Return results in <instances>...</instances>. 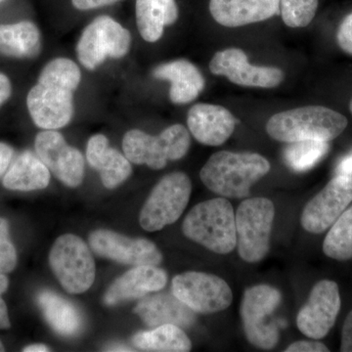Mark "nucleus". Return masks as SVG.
Wrapping results in <instances>:
<instances>
[{
	"label": "nucleus",
	"instance_id": "c9c22d12",
	"mask_svg": "<svg viewBox=\"0 0 352 352\" xmlns=\"http://www.w3.org/2000/svg\"><path fill=\"white\" fill-rule=\"evenodd\" d=\"M118 1H120V0H72V3L78 10L85 11L112 6Z\"/></svg>",
	"mask_w": 352,
	"mask_h": 352
},
{
	"label": "nucleus",
	"instance_id": "473e14b6",
	"mask_svg": "<svg viewBox=\"0 0 352 352\" xmlns=\"http://www.w3.org/2000/svg\"><path fill=\"white\" fill-rule=\"evenodd\" d=\"M329 349L318 340H298L289 344L285 352H328Z\"/></svg>",
	"mask_w": 352,
	"mask_h": 352
},
{
	"label": "nucleus",
	"instance_id": "f3484780",
	"mask_svg": "<svg viewBox=\"0 0 352 352\" xmlns=\"http://www.w3.org/2000/svg\"><path fill=\"white\" fill-rule=\"evenodd\" d=\"M237 120L230 111L214 104H196L190 109L187 124L192 135L201 144L220 146L235 131Z\"/></svg>",
	"mask_w": 352,
	"mask_h": 352
},
{
	"label": "nucleus",
	"instance_id": "72a5a7b5",
	"mask_svg": "<svg viewBox=\"0 0 352 352\" xmlns=\"http://www.w3.org/2000/svg\"><path fill=\"white\" fill-rule=\"evenodd\" d=\"M8 278L3 273H0V330H6L10 328L11 324L9 320L8 311H7L6 303L1 296L8 289Z\"/></svg>",
	"mask_w": 352,
	"mask_h": 352
},
{
	"label": "nucleus",
	"instance_id": "2f4dec72",
	"mask_svg": "<svg viewBox=\"0 0 352 352\" xmlns=\"http://www.w3.org/2000/svg\"><path fill=\"white\" fill-rule=\"evenodd\" d=\"M337 41L340 50L352 55V13L340 23L337 32Z\"/></svg>",
	"mask_w": 352,
	"mask_h": 352
},
{
	"label": "nucleus",
	"instance_id": "7c9ffc66",
	"mask_svg": "<svg viewBox=\"0 0 352 352\" xmlns=\"http://www.w3.org/2000/svg\"><path fill=\"white\" fill-rule=\"evenodd\" d=\"M17 264V252L9 237L7 220L0 217V273L11 272Z\"/></svg>",
	"mask_w": 352,
	"mask_h": 352
},
{
	"label": "nucleus",
	"instance_id": "dca6fc26",
	"mask_svg": "<svg viewBox=\"0 0 352 352\" xmlns=\"http://www.w3.org/2000/svg\"><path fill=\"white\" fill-rule=\"evenodd\" d=\"M215 76H224L235 85L242 87L273 88L284 80L282 69L275 67H258L250 64L244 51L228 48L215 53L210 63Z\"/></svg>",
	"mask_w": 352,
	"mask_h": 352
},
{
	"label": "nucleus",
	"instance_id": "b1692460",
	"mask_svg": "<svg viewBox=\"0 0 352 352\" xmlns=\"http://www.w3.org/2000/svg\"><path fill=\"white\" fill-rule=\"evenodd\" d=\"M50 170L32 152L22 153L13 162L3 177V186L14 191L29 192L46 188Z\"/></svg>",
	"mask_w": 352,
	"mask_h": 352
},
{
	"label": "nucleus",
	"instance_id": "c756f323",
	"mask_svg": "<svg viewBox=\"0 0 352 352\" xmlns=\"http://www.w3.org/2000/svg\"><path fill=\"white\" fill-rule=\"evenodd\" d=\"M318 0H280V14L289 28H305L311 23Z\"/></svg>",
	"mask_w": 352,
	"mask_h": 352
},
{
	"label": "nucleus",
	"instance_id": "bb28decb",
	"mask_svg": "<svg viewBox=\"0 0 352 352\" xmlns=\"http://www.w3.org/2000/svg\"><path fill=\"white\" fill-rule=\"evenodd\" d=\"M132 344L142 351L187 352L192 349L188 336L173 324L138 333L132 338Z\"/></svg>",
	"mask_w": 352,
	"mask_h": 352
},
{
	"label": "nucleus",
	"instance_id": "9b49d317",
	"mask_svg": "<svg viewBox=\"0 0 352 352\" xmlns=\"http://www.w3.org/2000/svg\"><path fill=\"white\" fill-rule=\"evenodd\" d=\"M171 291L194 312L201 314L223 311L233 302L232 289L222 278L199 271L176 275Z\"/></svg>",
	"mask_w": 352,
	"mask_h": 352
},
{
	"label": "nucleus",
	"instance_id": "f704fd0d",
	"mask_svg": "<svg viewBox=\"0 0 352 352\" xmlns=\"http://www.w3.org/2000/svg\"><path fill=\"white\" fill-rule=\"evenodd\" d=\"M340 351L352 352V310L347 315L342 332V344Z\"/></svg>",
	"mask_w": 352,
	"mask_h": 352
},
{
	"label": "nucleus",
	"instance_id": "39448f33",
	"mask_svg": "<svg viewBox=\"0 0 352 352\" xmlns=\"http://www.w3.org/2000/svg\"><path fill=\"white\" fill-rule=\"evenodd\" d=\"M191 138L182 124H173L157 136L139 129L124 134L122 150L131 163L146 164L152 170H162L168 161L182 159L188 152Z\"/></svg>",
	"mask_w": 352,
	"mask_h": 352
},
{
	"label": "nucleus",
	"instance_id": "ea45409f",
	"mask_svg": "<svg viewBox=\"0 0 352 352\" xmlns=\"http://www.w3.org/2000/svg\"><path fill=\"white\" fill-rule=\"evenodd\" d=\"M23 351L25 352H45L50 351V347L44 346V344H32V346H29L25 347L23 349Z\"/></svg>",
	"mask_w": 352,
	"mask_h": 352
},
{
	"label": "nucleus",
	"instance_id": "393cba45",
	"mask_svg": "<svg viewBox=\"0 0 352 352\" xmlns=\"http://www.w3.org/2000/svg\"><path fill=\"white\" fill-rule=\"evenodd\" d=\"M38 305L55 332L65 337H71L80 332L82 327L80 312L63 296L44 289L38 295Z\"/></svg>",
	"mask_w": 352,
	"mask_h": 352
},
{
	"label": "nucleus",
	"instance_id": "a878e982",
	"mask_svg": "<svg viewBox=\"0 0 352 352\" xmlns=\"http://www.w3.org/2000/svg\"><path fill=\"white\" fill-rule=\"evenodd\" d=\"M41 50V32L29 21L0 25V53L6 56L32 58Z\"/></svg>",
	"mask_w": 352,
	"mask_h": 352
},
{
	"label": "nucleus",
	"instance_id": "a211bd4d",
	"mask_svg": "<svg viewBox=\"0 0 352 352\" xmlns=\"http://www.w3.org/2000/svg\"><path fill=\"white\" fill-rule=\"evenodd\" d=\"M168 283L166 271L156 265L134 266L116 279L104 295V303L112 307L119 303L142 298L150 293H156Z\"/></svg>",
	"mask_w": 352,
	"mask_h": 352
},
{
	"label": "nucleus",
	"instance_id": "9d476101",
	"mask_svg": "<svg viewBox=\"0 0 352 352\" xmlns=\"http://www.w3.org/2000/svg\"><path fill=\"white\" fill-rule=\"evenodd\" d=\"M131 45V32L126 28L109 16H100L82 32L76 45V54L83 67L95 69L108 58L126 56Z\"/></svg>",
	"mask_w": 352,
	"mask_h": 352
},
{
	"label": "nucleus",
	"instance_id": "37998d69",
	"mask_svg": "<svg viewBox=\"0 0 352 352\" xmlns=\"http://www.w3.org/2000/svg\"><path fill=\"white\" fill-rule=\"evenodd\" d=\"M349 109H351V112L352 113V98H351V104H349Z\"/></svg>",
	"mask_w": 352,
	"mask_h": 352
},
{
	"label": "nucleus",
	"instance_id": "ddd939ff",
	"mask_svg": "<svg viewBox=\"0 0 352 352\" xmlns=\"http://www.w3.org/2000/svg\"><path fill=\"white\" fill-rule=\"evenodd\" d=\"M340 309L339 286L331 280H322L312 288L298 312L296 326L309 339H323L335 325Z\"/></svg>",
	"mask_w": 352,
	"mask_h": 352
},
{
	"label": "nucleus",
	"instance_id": "7ed1b4c3",
	"mask_svg": "<svg viewBox=\"0 0 352 352\" xmlns=\"http://www.w3.org/2000/svg\"><path fill=\"white\" fill-rule=\"evenodd\" d=\"M347 120L323 106H305L275 113L266 124L271 138L284 143L305 140L330 142L344 132Z\"/></svg>",
	"mask_w": 352,
	"mask_h": 352
},
{
	"label": "nucleus",
	"instance_id": "f8f14e48",
	"mask_svg": "<svg viewBox=\"0 0 352 352\" xmlns=\"http://www.w3.org/2000/svg\"><path fill=\"white\" fill-rule=\"evenodd\" d=\"M352 201V176L337 175L303 208L302 226L320 234L333 226Z\"/></svg>",
	"mask_w": 352,
	"mask_h": 352
},
{
	"label": "nucleus",
	"instance_id": "423d86ee",
	"mask_svg": "<svg viewBox=\"0 0 352 352\" xmlns=\"http://www.w3.org/2000/svg\"><path fill=\"white\" fill-rule=\"evenodd\" d=\"M275 219L274 204L266 198L243 201L235 214L236 236L240 258L245 263L263 261L270 247Z\"/></svg>",
	"mask_w": 352,
	"mask_h": 352
},
{
	"label": "nucleus",
	"instance_id": "cd10ccee",
	"mask_svg": "<svg viewBox=\"0 0 352 352\" xmlns=\"http://www.w3.org/2000/svg\"><path fill=\"white\" fill-rule=\"evenodd\" d=\"M328 258L344 261L352 258V207L333 222L323 243Z\"/></svg>",
	"mask_w": 352,
	"mask_h": 352
},
{
	"label": "nucleus",
	"instance_id": "6ab92c4d",
	"mask_svg": "<svg viewBox=\"0 0 352 352\" xmlns=\"http://www.w3.org/2000/svg\"><path fill=\"white\" fill-rule=\"evenodd\" d=\"M210 11L223 27H243L279 15L280 0H210Z\"/></svg>",
	"mask_w": 352,
	"mask_h": 352
},
{
	"label": "nucleus",
	"instance_id": "79ce46f5",
	"mask_svg": "<svg viewBox=\"0 0 352 352\" xmlns=\"http://www.w3.org/2000/svg\"><path fill=\"white\" fill-rule=\"evenodd\" d=\"M6 349H4L3 344H2L1 340H0V351H4Z\"/></svg>",
	"mask_w": 352,
	"mask_h": 352
},
{
	"label": "nucleus",
	"instance_id": "4468645a",
	"mask_svg": "<svg viewBox=\"0 0 352 352\" xmlns=\"http://www.w3.org/2000/svg\"><path fill=\"white\" fill-rule=\"evenodd\" d=\"M36 154L48 170L66 186H80L85 176V157L55 131L39 132L34 141Z\"/></svg>",
	"mask_w": 352,
	"mask_h": 352
},
{
	"label": "nucleus",
	"instance_id": "f257e3e1",
	"mask_svg": "<svg viewBox=\"0 0 352 352\" xmlns=\"http://www.w3.org/2000/svg\"><path fill=\"white\" fill-rule=\"evenodd\" d=\"M80 80V69L72 60L56 58L45 65L27 97L30 116L36 126L55 131L71 122L75 111L74 94Z\"/></svg>",
	"mask_w": 352,
	"mask_h": 352
},
{
	"label": "nucleus",
	"instance_id": "e433bc0d",
	"mask_svg": "<svg viewBox=\"0 0 352 352\" xmlns=\"http://www.w3.org/2000/svg\"><path fill=\"white\" fill-rule=\"evenodd\" d=\"M14 151L12 147L0 142V176L4 175L12 162Z\"/></svg>",
	"mask_w": 352,
	"mask_h": 352
},
{
	"label": "nucleus",
	"instance_id": "0eeeda50",
	"mask_svg": "<svg viewBox=\"0 0 352 352\" xmlns=\"http://www.w3.org/2000/svg\"><path fill=\"white\" fill-rule=\"evenodd\" d=\"M191 192V180L185 173H173L164 176L141 208V227L154 232L175 223L188 205Z\"/></svg>",
	"mask_w": 352,
	"mask_h": 352
},
{
	"label": "nucleus",
	"instance_id": "1a4fd4ad",
	"mask_svg": "<svg viewBox=\"0 0 352 352\" xmlns=\"http://www.w3.org/2000/svg\"><path fill=\"white\" fill-rule=\"evenodd\" d=\"M281 300V293L270 285H256L245 289L240 314L245 337L252 346L266 351L277 346L279 331L270 318Z\"/></svg>",
	"mask_w": 352,
	"mask_h": 352
},
{
	"label": "nucleus",
	"instance_id": "412c9836",
	"mask_svg": "<svg viewBox=\"0 0 352 352\" xmlns=\"http://www.w3.org/2000/svg\"><path fill=\"white\" fill-rule=\"evenodd\" d=\"M87 160L91 168L100 173L102 183L108 189L120 186L132 173L131 162L111 147L103 134H96L88 140Z\"/></svg>",
	"mask_w": 352,
	"mask_h": 352
},
{
	"label": "nucleus",
	"instance_id": "aec40b11",
	"mask_svg": "<svg viewBox=\"0 0 352 352\" xmlns=\"http://www.w3.org/2000/svg\"><path fill=\"white\" fill-rule=\"evenodd\" d=\"M149 327L173 324L180 328H189L195 323V312L178 300L173 294L146 296L133 309Z\"/></svg>",
	"mask_w": 352,
	"mask_h": 352
},
{
	"label": "nucleus",
	"instance_id": "c85d7f7f",
	"mask_svg": "<svg viewBox=\"0 0 352 352\" xmlns=\"http://www.w3.org/2000/svg\"><path fill=\"white\" fill-rule=\"evenodd\" d=\"M329 142L317 140L289 143L285 148L284 161L292 170L303 173L311 170L327 155Z\"/></svg>",
	"mask_w": 352,
	"mask_h": 352
},
{
	"label": "nucleus",
	"instance_id": "5701e85b",
	"mask_svg": "<svg viewBox=\"0 0 352 352\" xmlns=\"http://www.w3.org/2000/svg\"><path fill=\"white\" fill-rule=\"evenodd\" d=\"M135 10L139 34L148 43L159 41L164 28L178 19L175 0H136Z\"/></svg>",
	"mask_w": 352,
	"mask_h": 352
},
{
	"label": "nucleus",
	"instance_id": "4c0bfd02",
	"mask_svg": "<svg viewBox=\"0 0 352 352\" xmlns=\"http://www.w3.org/2000/svg\"><path fill=\"white\" fill-rule=\"evenodd\" d=\"M12 92L10 80L3 74H0V107L3 105Z\"/></svg>",
	"mask_w": 352,
	"mask_h": 352
},
{
	"label": "nucleus",
	"instance_id": "f03ea898",
	"mask_svg": "<svg viewBox=\"0 0 352 352\" xmlns=\"http://www.w3.org/2000/svg\"><path fill=\"white\" fill-rule=\"evenodd\" d=\"M265 157L256 153L220 151L208 160L200 178L212 193L226 199H243L250 195L254 183L270 171Z\"/></svg>",
	"mask_w": 352,
	"mask_h": 352
},
{
	"label": "nucleus",
	"instance_id": "4be33fe9",
	"mask_svg": "<svg viewBox=\"0 0 352 352\" xmlns=\"http://www.w3.org/2000/svg\"><path fill=\"white\" fill-rule=\"evenodd\" d=\"M157 80L170 82V99L175 104L195 100L205 88V78L195 65L179 59L160 65L153 71Z\"/></svg>",
	"mask_w": 352,
	"mask_h": 352
},
{
	"label": "nucleus",
	"instance_id": "6e6552de",
	"mask_svg": "<svg viewBox=\"0 0 352 352\" xmlns=\"http://www.w3.org/2000/svg\"><path fill=\"white\" fill-rule=\"evenodd\" d=\"M50 264L59 283L69 294L85 293L94 283L96 270L94 256L78 236H60L51 249Z\"/></svg>",
	"mask_w": 352,
	"mask_h": 352
},
{
	"label": "nucleus",
	"instance_id": "58836bf2",
	"mask_svg": "<svg viewBox=\"0 0 352 352\" xmlns=\"http://www.w3.org/2000/svg\"><path fill=\"white\" fill-rule=\"evenodd\" d=\"M337 175L352 176V152L338 164Z\"/></svg>",
	"mask_w": 352,
	"mask_h": 352
},
{
	"label": "nucleus",
	"instance_id": "a19ab883",
	"mask_svg": "<svg viewBox=\"0 0 352 352\" xmlns=\"http://www.w3.org/2000/svg\"><path fill=\"white\" fill-rule=\"evenodd\" d=\"M106 351H131L132 349L129 347L124 346H119V344H113L112 346H109Z\"/></svg>",
	"mask_w": 352,
	"mask_h": 352
},
{
	"label": "nucleus",
	"instance_id": "2eb2a0df",
	"mask_svg": "<svg viewBox=\"0 0 352 352\" xmlns=\"http://www.w3.org/2000/svg\"><path fill=\"white\" fill-rule=\"evenodd\" d=\"M95 254L127 265H159L163 254L151 241L129 238L113 231L100 229L88 238Z\"/></svg>",
	"mask_w": 352,
	"mask_h": 352
},
{
	"label": "nucleus",
	"instance_id": "20e7f679",
	"mask_svg": "<svg viewBox=\"0 0 352 352\" xmlns=\"http://www.w3.org/2000/svg\"><path fill=\"white\" fill-rule=\"evenodd\" d=\"M183 234L215 254H227L237 247L235 214L226 198L201 201L186 215Z\"/></svg>",
	"mask_w": 352,
	"mask_h": 352
}]
</instances>
